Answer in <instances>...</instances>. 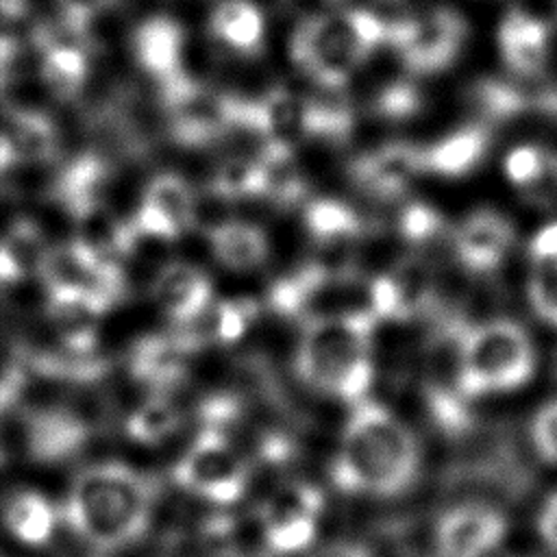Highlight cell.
<instances>
[{
    "instance_id": "1",
    "label": "cell",
    "mask_w": 557,
    "mask_h": 557,
    "mask_svg": "<svg viewBox=\"0 0 557 557\" xmlns=\"http://www.w3.org/2000/svg\"><path fill=\"white\" fill-rule=\"evenodd\" d=\"M420 474L413 433L383 405L368 398L352 405L331 459L333 483L352 496L394 498Z\"/></svg>"
},
{
    "instance_id": "2",
    "label": "cell",
    "mask_w": 557,
    "mask_h": 557,
    "mask_svg": "<svg viewBox=\"0 0 557 557\" xmlns=\"http://www.w3.org/2000/svg\"><path fill=\"white\" fill-rule=\"evenodd\" d=\"M61 511L81 542L113 553L133 546L148 531L152 490L135 468L98 461L74 476Z\"/></svg>"
},
{
    "instance_id": "3",
    "label": "cell",
    "mask_w": 557,
    "mask_h": 557,
    "mask_svg": "<svg viewBox=\"0 0 557 557\" xmlns=\"http://www.w3.org/2000/svg\"><path fill=\"white\" fill-rule=\"evenodd\" d=\"M372 318L309 322L296 352L300 379L333 398L357 405L372 385Z\"/></svg>"
},
{
    "instance_id": "4",
    "label": "cell",
    "mask_w": 557,
    "mask_h": 557,
    "mask_svg": "<svg viewBox=\"0 0 557 557\" xmlns=\"http://www.w3.org/2000/svg\"><path fill=\"white\" fill-rule=\"evenodd\" d=\"M389 22L370 9L311 15L292 37L294 63L315 83L337 89L387 41Z\"/></svg>"
},
{
    "instance_id": "5",
    "label": "cell",
    "mask_w": 557,
    "mask_h": 557,
    "mask_svg": "<svg viewBox=\"0 0 557 557\" xmlns=\"http://www.w3.org/2000/svg\"><path fill=\"white\" fill-rule=\"evenodd\" d=\"M270 305L305 324L335 318L381 320L376 276L368 278L355 270H331L318 263L274 283Z\"/></svg>"
},
{
    "instance_id": "6",
    "label": "cell",
    "mask_w": 557,
    "mask_h": 557,
    "mask_svg": "<svg viewBox=\"0 0 557 557\" xmlns=\"http://www.w3.org/2000/svg\"><path fill=\"white\" fill-rule=\"evenodd\" d=\"M537 355L527 329L513 320H492L466 331L461 392L466 398L503 394L533 379Z\"/></svg>"
},
{
    "instance_id": "7",
    "label": "cell",
    "mask_w": 557,
    "mask_h": 557,
    "mask_svg": "<svg viewBox=\"0 0 557 557\" xmlns=\"http://www.w3.org/2000/svg\"><path fill=\"white\" fill-rule=\"evenodd\" d=\"M252 468L250 457L226 433L200 429L176 459L172 481L211 509H233L250 490Z\"/></svg>"
},
{
    "instance_id": "8",
    "label": "cell",
    "mask_w": 557,
    "mask_h": 557,
    "mask_svg": "<svg viewBox=\"0 0 557 557\" xmlns=\"http://www.w3.org/2000/svg\"><path fill=\"white\" fill-rule=\"evenodd\" d=\"M324 513L326 498L315 483L283 479L259 500L252 524L268 555L298 557L318 546Z\"/></svg>"
},
{
    "instance_id": "9",
    "label": "cell",
    "mask_w": 557,
    "mask_h": 557,
    "mask_svg": "<svg viewBox=\"0 0 557 557\" xmlns=\"http://www.w3.org/2000/svg\"><path fill=\"white\" fill-rule=\"evenodd\" d=\"M239 128L257 133L263 144L294 148L296 141L309 137H344L350 128V115L346 109L287 89H272L255 102L242 100Z\"/></svg>"
},
{
    "instance_id": "10",
    "label": "cell",
    "mask_w": 557,
    "mask_h": 557,
    "mask_svg": "<svg viewBox=\"0 0 557 557\" xmlns=\"http://www.w3.org/2000/svg\"><path fill=\"white\" fill-rule=\"evenodd\" d=\"M159 89L172 135L185 146H205L239 128V98L209 89L187 74Z\"/></svg>"
},
{
    "instance_id": "11",
    "label": "cell",
    "mask_w": 557,
    "mask_h": 557,
    "mask_svg": "<svg viewBox=\"0 0 557 557\" xmlns=\"http://www.w3.org/2000/svg\"><path fill=\"white\" fill-rule=\"evenodd\" d=\"M44 287H72L102 300L109 309L126 294V278L115 259H109L76 237L46 246L37 274Z\"/></svg>"
},
{
    "instance_id": "12",
    "label": "cell",
    "mask_w": 557,
    "mask_h": 557,
    "mask_svg": "<svg viewBox=\"0 0 557 557\" xmlns=\"http://www.w3.org/2000/svg\"><path fill=\"white\" fill-rule=\"evenodd\" d=\"M466 39V22L450 9H429L389 22L387 44L413 72H437L450 65Z\"/></svg>"
},
{
    "instance_id": "13",
    "label": "cell",
    "mask_w": 557,
    "mask_h": 557,
    "mask_svg": "<svg viewBox=\"0 0 557 557\" xmlns=\"http://www.w3.org/2000/svg\"><path fill=\"white\" fill-rule=\"evenodd\" d=\"M509 535L503 509L483 500H466L442 511L433 524L435 557H494Z\"/></svg>"
},
{
    "instance_id": "14",
    "label": "cell",
    "mask_w": 557,
    "mask_h": 557,
    "mask_svg": "<svg viewBox=\"0 0 557 557\" xmlns=\"http://www.w3.org/2000/svg\"><path fill=\"white\" fill-rule=\"evenodd\" d=\"M198 200L185 178L176 174L154 176L139 202L131 226L137 237L174 239L196 222Z\"/></svg>"
},
{
    "instance_id": "15",
    "label": "cell",
    "mask_w": 557,
    "mask_h": 557,
    "mask_svg": "<svg viewBox=\"0 0 557 557\" xmlns=\"http://www.w3.org/2000/svg\"><path fill=\"white\" fill-rule=\"evenodd\" d=\"M67 26V24H65ZM83 33L67 26V35H57L52 28H33L30 41L39 50V81L44 89L61 100H74L89 74Z\"/></svg>"
},
{
    "instance_id": "16",
    "label": "cell",
    "mask_w": 557,
    "mask_h": 557,
    "mask_svg": "<svg viewBox=\"0 0 557 557\" xmlns=\"http://www.w3.org/2000/svg\"><path fill=\"white\" fill-rule=\"evenodd\" d=\"M109 307L96 296L72 287L46 289V318L57 346L78 355L98 352V322Z\"/></svg>"
},
{
    "instance_id": "17",
    "label": "cell",
    "mask_w": 557,
    "mask_h": 557,
    "mask_svg": "<svg viewBox=\"0 0 557 557\" xmlns=\"http://www.w3.org/2000/svg\"><path fill=\"white\" fill-rule=\"evenodd\" d=\"M89 433V422L74 407H39L26 416V453L37 463H63L83 450Z\"/></svg>"
},
{
    "instance_id": "18",
    "label": "cell",
    "mask_w": 557,
    "mask_h": 557,
    "mask_svg": "<svg viewBox=\"0 0 557 557\" xmlns=\"http://www.w3.org/2000/svg\"><path fill=\"white\" fill-rule=\"evenodd\" d=\"M305 224L318 250L324 252L315 261L318 265L352 270V248L361 237V222L348 205L331 198L313 200L307 205Z\"/></svg>"
},
{
    "instance_id": "19",
    "label": "cell",
    "mask_w": 557,
    "mask_h": 557,
    "mask_svg": "<svg viewBox=\"0 0 557 557\" xmlns=\"http://www.w3.org/2000/svg\"><path fill=\"white\" fill-rule=\"evenodd\" d=\"M424 172L422 148L413 144H387L363 154L355 168V183L376 198H396Z\"/></svg>"
},
{
    "instance_id": "20",
    "label": "cell",
    "mask_w": 557,
    "mask_h": 557,
    "mask_svg": "<svg viewBox=\"0 0 557 557\" xmlns=\"http://www.w3.org/2000/svg\"><path fill=\"white\" fill-rule=\"evenodd\" d=\"M513 244V224L498 211L470 213L455 233V252L470 272L494 270Z\"/></svg>"
},
{
    "instance_id": "21",
    "label": "cell",
    "mask_w": 557,
    "mask_h": 557,
    "mask_svg": "<svg viewBox=\"0 0 557 557\" xmlns=\"http://www.w3.org/2000/svg\"><path fill=\"white\" fill-rule=\"evenodd\" d=\"M0 141L11 168L50 165L59 157L61 139L54 120L37 109H11Z\"/></svg>"
},
{
    "instance_id": "22",
    "label": "cell",
    "mask_w": 557,
    "mask_h": 557,
    "mask_svg": "<svg viewBox=\"0 0 557 557\" xmlns=\"http://www.w3.org/2000/svg\"><path fill=\"white\" fill-rule=\"evenodd\" d=\"M500 54L507 67L524 78L544 72L550 57V26L520 9L505 15L498 28Z\"/></svg>"
},
{
    "instance_id": "23",
    "label": "cell",
    "mask_w": 557,
    "mask_h": 557,
    "mask_svg": "<svg viewBox=\"0 0 557 557\" xmlns=\"http://www.w3.org/2000/svg\"><path fill=\"white\" fill-rule=\"evenodd\" d=\"M133 52L141 70L159 87L181 78L183 72V28L163 15L141 22L133 35Z\"/></svg>"
},
{
    "instance_id": "24",
    "label": "cell",
    "mask_w": 557,
    "mask_h": 557,
    "mask_svg": "<svg viewBox=\"0 0 557 557\" xmlns=\"http://www.w3.org/2000/svg\"><path fill=\"white\" fill-rule=\"evenodd\" d=\"M154 305L176 324L189 322L211 302V283L205 272L189 263H168L163 265L152 285Z\"/></svg>"
},
{
    "instance_id": "25",
    "label": "cell",
    "mask_w": 557,
    "mask_h": 557,
    "mask_svg": "<svg viewBox=\"0 0 557 557\" xmlns=\"http://www.w3.org/2000/svg\"><path fill=\"white\" fill-rule=\"evenodd\" d=\"M527 298L537 320L557 331V218L540 226L529 242Z\"/></svg>"
},
{
    "instance_id": "26",
    "label": "cell",
    "mask_w": 557,
    "mask_h": 557,
    "mask_svg": "<svg viewBox=\"0 0 557 557\" xmlns=\"http://www.w3.org/2000/svg\"><path fill=\"white\" fill-rule=\"evenodd\" d=\"M63 520V511L39 490H20L9 496L2 509L7 533L26 548L48 546Z\"/></svg>"
},
{
    "instance_id": "27",
    "label": "cell",
    "mask_w": 557,
    "mask_h": 557,
    "mask_svg": "<svg viewBox=\"0 0 557 557\" xmlns=\"http://www.w3.org/2000/svg\"><path fill=\"white\" fill-rule=\"evenodd\" d=\"M109 183V165L102 157L85 152L67 163L52 183L54 200L78 220L87 211L107 205L104 189Z\"/></svg>"
},
{
    "instance_id": "28",
    "label": "cell",
    "mask_w": 557,
    "mask_h": 557,
    "mask_svg": "<svg viewBox=\"0 0 557 557\" xmlns=\"http://www.w3.org/2000/svg\"><path fill=\"white\" fill-rule=\"evenodd\" d=\"M252 302L211 300L189 322L178 324L174 335L189 352L213 344H231L242 337L252 318Z\"/></svg>"
},
{
    "instance_id": "29",
    "label": "cell",
    "mask_w": 557,
    "mask_h": 557,
    "mask_svg": "<svg viewBox=\"0 0 557 557\" xmlns=\"http://www.w3.org/2000/svg\"><path fill=\"white\" fill-rule=\"evenodd\" d=\"M189 355L174 333L148 335L133 346L128 368L139 383L163 394V389L181 383Z\"/></svg>"
},
{
    "instance_id": "30",
    "label": "cell",
    "mask_w": 557,
    "mask_h": 557,
    "mask_svg": "<svg viewBox=\"0 0 557 557\" xmlns=\"http://www.w3.org/2000/svg\"><path fill=\"white\" fill-rule=\"evenodd\" d=\"M505 174L531 202L550 205L557 200V152L535 144L518 146L505 157Z\"/></svg>"
},
{
    "instance_id": "31",
    "label": "cell",
    "mask_w": 557,
    "mask_h": 557,
    "mask_svg": "<svg viewBox=\"0 0 557 557\" xmlns=\"http://www.w3.org/2000/svg\"><path fill=\"white\" fill-rule=\"evenodd\" d=\"M46 246L41 228L33 220L13 222L0 237V292L20 285L28 274H37Z\"/></svg>"
},
{
    "instance_id": "32",
    "label": "cell",
    "mask_w": 557,
    "mask_h": 557,
    "mask_svg": "<svg viewBox=\"0 0 557 557\" xmlns=\"http://www.w3.org/2000/svg\"><path fill=\"white\" fill-rule=\"evenodd\" d=\"M490 135L481 126H466L453 131L440 141L422 148L424 172H435L444 176L468 174L485 154Z\"/></svg>"
},
{
    "instance_id": "33",
    "label": "cell",
    "mask_w": 557,
    "mask_h": 557,
    "mask_svg": "<svg viewBox=\"0 0 557 557\" xmlns=\"http://www.w3.org/2000/svg\"><path fill=\"white\" fill-rule=\"evenodd\" d=\"M209 239L218 261L231 270L246 272L259 268L268 259V239L255 224L222 220L209 231Z\"/></svg>"
},
{
    "instance_id": "34",
    "label": "cell",
    "mask_w": 557,
    "mask_h": 557,
    "mask_svg": "<svg viewBox=\"0 0 557 557\" xmlns=\"http://www.w3.org/2000/svg\"><path fill=\"white\" fill-rule=\"evenodd\" d=\"M211 33L224 46L255 54L263 41V15L250 0H222L209 20Z\"/></svg>"
},
{
    "instance_id": "35",
    "label": "cell",
    "mask_w": 557,
    "mask_h": 557,
    "mask_svg": "<svg viewBox=\"0 0 557 557\" xmlns=\"http://www.w3.org/2000/svg\"><path fill=\"white\" fill-rule=\"evenodd\" d=\"M261 176H263V198L272 200L274 205L289 207L305 198L307 183L302 170L294 159V148L263 144L259 154Z\"/></svg>"
},
{
    "instance_id": "36",
    "label": "cell",
    "mask_w": 557,
    "mask_h": 557,
    "mask_svg": "<svg viewBox=\"0 0 557 557\" xmlns=\"http://www.w3.org/2000/svg\"><path fill=\"white\" fill-rule=\"evenodd\" d=\"M181 429V409L161 392L146 398L126 418V435L144 446H157Z\"/></svg>"
},
{
    "instance_id": "37",
    "label": "cell",
    "mask_w": 557,
    "mask_h": 557,
    "mask_svg": "<svg viewBox=\"0 0 557 557\" xmlns=\"http://www.w3.org/2000/svg\"><path fill=\"white\" fill-rule=\"evenodd\" d=\"M213 194L222 200H244L263 194V176L259 159H226L213 176Z\"/></svg>"
},
{
    "instance_id": "38",
    "label": "cell",
    "mask_w": 557,
    "mask_h": 557,
    "mask_svg": "<svg viewBox=\"0 0 557 557\" xmlns=\"http://www.w3.org/2000/svg\"><path fill=\"white\" fill-rule=\"evenodd\" d=\"M529 442L533 453L557 468V398L542 403L529 422Z\"/></svg>"
},
{
    "instance_id": "39",
    "label": "cell",
    "mask_w": 557,
    "mask_h": 557,
    "mask_svg": "<svg viewBox=\"0 0 557 557\" xmlns=\"http://www.w3.org/2000/svg\"><path fill=\"white\" fill-rule=\"evenodd\" d=\"M440 231H442V220L426 205L413 202L400 215V235L407 242L422 244V242L435 237Z\"/></svg>"
},
{
    "instance_id": "40",
    "label": "cell",
    "mask_w": 557,
    "mask_h": 557,
    "mask_svg": "<svg viewBox=\"0 0 557 557\" xmlns=\"http://www.w3.org/2000/svg\"><path fill=\"white\" fill-rule=\"evenodd\" d=\"M418 109V94L407 83H396L387 87L376 98V111L387 117H405Z\"/></svg>"
},
{
    "instance_id": "41",
    "label": "cell",
    "mask_w": 557,
    "mask_h": 557,
    "mask_svg": "<svg viewBox=\"0 0 557 557\" xmlns=\"http://www.w3.org/2000/svg\"><path fill=\"white\" fill-rule=\"evenodd\" d=\"M120 0H59V7L63 11V22L83 33L85 26L102 11L113 7Z\"/></svg>"
},
{
    "instance_id": "42",
    "label": "cell",
    "mask_w": 557,
    "mask_h": 557,
    "mask_svg": "<svg viewBox=\"0 0 557 557\" xmlns=\"http://www.w3.org/2000/svg\"><path fill=\"white\" fill-rule=\"evenodd\" d=\"M535 533L544 548L557 557V490L542 498L535 513Z\"/></svg>"
},
{
    "instance_id": "43",
    "label": "cell",
    "mask_w": 557,
    "mask_h": 557,
    "mask_svg": "<svg viewBox=\"0 0 557 557\" xmlns=\"http://www.w3.org/2000/svg\"><path fill=\"white\" fill-rule=\"evenodd\" d=\"M311 557H374L372 548L359 540H335L324 546H315Z\"/></svg>"
},
{
    "instance_id": "44",
    "label": "cell",
    "mask_w": 557,
    "mask_h": 557,
    "mask_svg": "<svg viewBox=\"0 0 557 557\" xmlns=\"http://www.w3.org/2000/svg\"><path fill=\"white\" fill-rule=\"evenodd\" d=\"M224 557H259V555H244V553L237 548V550H233V553H228V555H224Z\"/></svg>"
},
{
    "instance_id": "45",
    "label": "cell",
    "mask_w": 557,
    "mask_h": 557,
    "mask_svg": "<svg viewBox=\"0 0 557 557\" xmlns=\"http://www.w3.org/2000/svg\"><path fill=\"white\" fill-rule=\"evenodd\" d=\"M2 459H4V448H2V435H0V463H2Z\"/></svg>"
},
{
    "instance_id": "46",
    "label": "cell",
    "mask_w": 557,
    "mask_h": 557,
    "mask_svg": "<svg viewBox=\"0 0 557 557\" xmlns=\"http://www.w3.org/2000/svg\"><path fill=\"white\" fill-rule=\"evenodd\" d=\"M555 2H557V0H555Z\"/></svg>"
}]
</instances>
